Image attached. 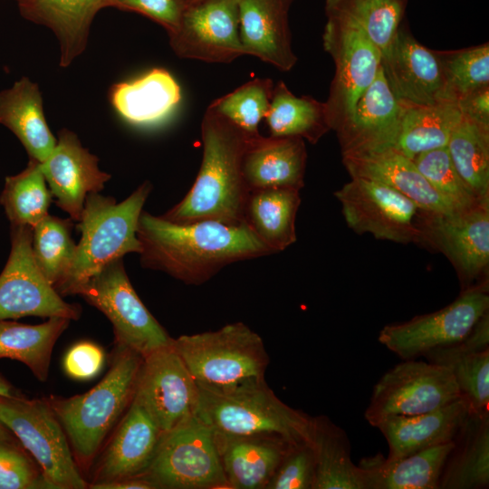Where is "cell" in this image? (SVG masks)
Listing matches in <instances>:
<instances>
[{
    "instance_id": "1",
    "label": "cell",
    "mask_w": 489,
    "mask_h": 489,
    "mask_svg": "<svg viewBox=\"0 0 489 489\" xmlns=\"http://www.w3.org/2000/svg\"><path fill=\"white\" fill-rule=\"evenodd\" d=\"M137 234L141 266L186 284H202L231 264L273 254L245 222L179 224L142 211Z\"/></svg>"
},
{
    "instance_id": "2",
    "label": "cell",
    "mask_w": 489,
    "mask_h": 489,
    "mask_svg": "<svg viewBox=\"0 0 489 489\" xmlns=\"http://www.w3.org/2000/svg\"><path fill=\"white\" fill-rule=\"evenodd\" d=\"M258 136L208 106L201 122L203 157L198 174L184 198L161 216L179 224L244 223L249 191L243 178L242 159Z\"/></svg>"
},
{
    "instance_id": "3",
    "label": "cell",
    "mask_w": 489,
    "mask_h": 489,
    "mask_svg": "<svg viewBox=\"0 0 489 489\" xmlns=\"http://www.w3.org/2000/svg\"><path fill=\"white\" fill-rule=\"evenodd\" d=\"M142 360L139 353L115 346L110 368L95 387L70 398H46L80 468L91 465L105 437L131 404Z\"/></svg>"
},
{
    "instance_id": "4",
    "label": "cell",
    "mask_w": 489,
    "mask_h": 489,
    "mask_svg": "<svg viewBox=\"0 0 489 489\" xmlns=\"http://www.w3.org/2000/svg\"><path fill=\"white\" fill-rule=\"evenodd\" d=\"M151 189V184L146 181L120 203L99 193L87 196L78 222L82 235L72 265L57 289L61 296L75 295L82 285L108 264L129 253L139 254L138 224Z\"/></svg>"
},
{
    "instance_id": "5",
    "label": "cell",
    "mask_w": 489,
    "mask_h": 489,
    "mask_svg": "<svg viewBox=\"0 0 489 489\" xmlns=\"http://www.w3.org/2000/svg\"><path fill=\"white\" fill-rule=\"evenodd\" d=\"M199 391L197 417L220 437L264 435L292 444L310 443L312 417L283 403L265 379Z\"/></svg>"
},
{
    "instance_id": "6",
    "label": "cell",
    "mask_w": 489,
    "mask_h": 489,
    "mask_svg": "<svg viewBox=\"0 0 489 489\" xmlns=\"http://www.w3.org/2000/svg\"><path fill=\"white\" fill-rule=\"evenodd\" d=\"M200 389L218 391L264 379L269 357L259 334L243 322L173 339Z\"/></svg>"
},
{
    "instance_id": "7",
    "label": "cell",
    "mask_w": 489,
    "mask_h": 489,
    "mask_svg": "<svg viewBox=\"0 0 489 489\" xmlns=\"http://www.w3.org/2000/svg\"><path fill=\"white\" fill-rule=\"evenodd\" d=\"M322 34L324 50L331 56L335 73L326 106L331 129L337 130L377 76L381 53L360 24L336 0H326Z\"/></svg>"
},
{
    "instance_id": "8",
    "label": "cell",
    "mask_w": 489,
    "mask_h": 489,
    "mask_svg": "<svg viewBox=\"0 0 489 489\" xmlns=\"http://www.w3.org/2000/svg\"><path fill=\"white\" fill-rule=\"evenodd\" d=\"M0 422L29 452L53 489H85L67 436L46 398L0 395Z\"/></svg>"
},
{
    "instance_id": "9",
    "label": "cell",
    "mask_w": 489,
    "mask_h": 489,
    "mask_svg": "<svg viewBox=\"0 0 489 489\" xmlns=\"http://www.w3.org/2000/svg\"><path fill=\"white\" fill-rule=\"evenodd\" d=\"M143 475L157 489L230 488L217 436L197 417L162 435Z\"/></svg>"
},
{
    "instance_id": "10",
    "label": "cell",
    "mask_w": 489,
    "mask_h": 489,
    "mask_svg": "<svg viewBox=\"0 0 489 489\" xmlns=\"http://www.w3.org/2000/svg\"><path fill=\"white\" fill-rule=\"evenodd\" d=\"M75 295L82 296L109 319L117 347L145 357L173 341L138 296L122 258L105 265Z\"/></svg>"
},
{
    "instance_id": "11",
    "label": "cell",
    "mask_w": 489,
    "mask_h": 489,
    "mask_svg": "<svg viewBox=\"0 0 489 489\" xmlns=\"http://www.w3.org/2000/svg\"><path fill=\"white\" fill-rule=\"evenodd\" d=\"M460 398L462 395L446 367L404 360L374 385L364 417L376 427L388 417L427 413Z\"/></svg>"
},
{
    "instance_id": "12",
    "label": "cell",
    "mask_w": 489,
    "mask_h": 489,
    "mask_svg": "<svg viewBox=\"0 0 489 489\" xmlns=\"http://www.w3.org/2000/svg\"><path fill=\"white\" fill-rule=\"evenodd\" d=\"M488 288V283L473 286L438 311L386 325L378 340L403 360L459 343L489 311Z\"/></svg>"
},
{
    "instance_id": "13",
    "label": "cell",
    "mask_w": 489,
    "mask_h": 489,
    "mask_svg": "<svg viewBox=\"0 0 489 489\" xmlns=\"http://www.w3.org/2000/svg\"><path fill=\"white\" fill-rule=\"evenodd\" d=\"M420 244L442 253L455 267L461 291L488 283L489 203L446 214L419 211Z\"/></svg>"
},
{
    "instance_id": "14",
    "label": "cell",
    "mask_w": 489,
    "mask_h": 489,
    "mask_svg": "<svg viewBox=\"0 0 489 489\" xmlns=\"http://www.w3.org/2000/svg\"><path fill=\"white\" fill-rule=\"evenodd\" d=\"M33 227L11 225V250L0 274V321L26 316L78 320L82 309L62 300L38 268Z\"/></svg>"
},
{
    "instance_id": "15",
    "label": "cell",
    "mask_w": 489,
    "mask_h": 489,
    "mask_svg": "<svg viewBox=\"0 0 489 489\" xmlns=\"http://www.w3.org/2000/svg\"><path fill=\"white\" fill-rule=\"evenodd\" d=\"M334 196L341 205L348 226L354 232L399 244H420V209L389 186L352 177Z\"/></svg>"
},
{
    "instance_id": "16",
    "label": "cell",
    "mask_w": 489,
    "mask_h": 489,
    "mask_svg": "<svg viewBox=\"0 0 489 489\" xmlns=\"http://www.w3.org/2000/svg\"><path fill=\"white\" fill-rule=\"evenodd\" d=\"M199 388L173 346L143 357L133 401L164 434L197 417Z\"/></svg>"
},
{
    "instance_id": "17",
    "label": "cell",
    "mask_w": 489,
    "mask_h": 489,
    "mask_svg": "<svg viewBox=\"0 0 489 489\" xmlns=\"http://www.w3.org/2000/svg\"><path fill=\"white\" fill-rule=\"evenodd\" d=\"M169 36L180 58L231 62L243 53L239 34V0H203L186 7Z\"/></svg>"
},
{
    "instance_id": "18",
    "label": "cell",
    "mask_w": 489,
    "mask_h": 489,
    "mask_svg": "<svg viewBox=\"0 0 489 489\" xmlns=\"http://www.w3.org/2000/svg\"><path fill=\"white\" fill-rule=\"evenodd\" d=\"M40 166L55 204L76 222L81 219L87 196L101 192L110 178L100 169L99 158L67 129L58 132L53 151Z\"/></svg>"
},
{
    "instance_id": "19",
    "label": "cell",
    "mask_w": 489,
    "mask_h": 489,
    "mask_svg": "<svg viewBox=\"0 0 489 489\" xmlns=\"http://www.w3.org/2000/svg\"><path fill=\"white\" fill-rule=\"evenodd\" d=\"M385 76L396 97L408 104L449 101L436 51L418 43L400 25L388 52L381 56Z\"/></svg>"
},
{
    "instance_id": "20",
    "label": "cell",
    "mask_w": 489,
    "mask_h": 489,
    "mask_svg": "<svg viewBox=\"0 0 489 489\" xmlns=\"http://www.w3.org/2000/svg\"><path fill=\"white\" fill-rule=\"evenodd\" d=\"M401 102L385 76L382 65L358 100L352 114L336 130L341 156L395 148Z\"/></svg>"
},
{
    "instance_id": "21",
    "label": "cell",
    "mask_w": 489,
    "mask_h": 489,
    "mask_svg": "<svg viewBox=\"0 0 489 489\" xmlns=\"http://www.w3.org/2000/svg\"><path fill=\"white\" fill-rule=\"evenodd\" d=\"M163 433L132 400L103 450L88 488L143 475Z\"/></svg>"
},
{
    "instance_id": "22",
    "label": "cell",
    "mask_w": 489,
    "mask_h": 489,
    "mask_svg": "<svg viewBox=\"0 0 489 489\" xmlns=\"http://www.w3.org/2000/svg\"><path fill=\"white\" fill-rule=\"evenodd\" d=\"M294 0H239V34L243 53L280 71L297 62L292 49L288 14Z\"/></svg>"
},
{
    "instance_id": "23",
    "label": "cell",
    "mask_w": 489,
    "mask_h": 489,
    "mask_svg": "<svg viewBox=\"0 0 489 489\" xmlns=\"http://www.w3.org/2000/svg\"><path fill=\"white\" fill-rule=\"evenodd\" d=\"M307 151L298 137H256L242 159V174L249 192L304 187Z\"/></svg>"
},
{
    "instance_id": "24",
    "label": "cell",
    "mask_w": 489,
    "mask_h": 489,
    "mask_svg": "<svg viewBox=\"0 0 489 489\" xmlns=\"http://www.w3.org/2000/svg\"><path fill=\"white\" fill-rule=\"evenodd\" d=\"M424 357L452 373L470 412L489 413V314L485 313L459 343L433 350Z\"/></svg>"
},
{
    "instance_id": "25",
    "label": "cell",
    "mask_w": 489,
    "mask_h": 489,
    "mask_svg": "<svg viewBox=\"0 0 489 489\" xmlns=\"http://www.w3.org/2000/svg\"><path fill=\"white\" fill-rule=\"evenodd\" d=\"M342 162L351 177H365L386 184L424 212L446 214L455 211L435 191L413 160L394 148L342 155Z\"/></svg>"
},
{
    "instance_id": "26",
    "label": "cell",
    "mask_w": 489,
    "mask_h": 489,
    "mask_svg": "<svg viewBox=\"0 0 489 489\" xmlns=\"http://www.w3.org/2000/svg\"><path fill=\"white\" fill-rule=\"evenodd\" d=\"M468 412L462 398L427 413L388 417L376 427L388 445V458L395 459L452 442Z\"/></svg>"
},
{
    "instance_id": "27",
    "label": "cell",
    "mask_w": 489,
    "mask_h": 489,
    "mask_svg": "<svg viewBox=\"0 0 489 489\" xmlns=\"http://www.w3.org/2000/svg\"><path fill=\"white\" fill-rule=\"evenodd\" d=\"M21 15L48 27L60 47V66L68 67L85 50L91 23L107 0H21Z\"/></svg>"
},
{
    "instance_id": "28",
    "label": "cell",
    "mask_w": 489,
    "mask_h": 489,
    "mask_svg": "<svg viewBox=\"0 0 489 489\" xmlns=\"http://www.w3.org/2000/svg\"><path fill=\"white\" fill-rule=\"evenodd\" d=\"M216 436L231 489H265L290 447L295 445L275 436Z\"/></svg>"
},
{
    "instance_id": "29",
    "label": "cell",
    "mask_w": 489,
    "mask_h": 489,
    "mask_svg": "<svg viewBox=\"0 0 489 489\" xmlns=\"http://www.w3.org/2000/svg\"><path fill=\"white\" fill-rule=\"evenodd\" d=\"M0 124L16 136L31 159L40 163L57 142L44 117L39 86L26 76L0 91Z\"/></svg>"
},
{
    "instance_id": "30",
    "label": "cell",
    "mask_w": 489,
    "mask_h": 489,
    "mask_svg": "<svg viewBox=\"0 0 489 489\" xmlns=\"http://www.w3.org/2000/svg\"><path fill=\"white\" fill-rule=\"evenodd\" d=\"M109 97L123 120L147 125L170 114L181 100V91L169 72L154 68L136 79L113 84Z\"/></svg>"
},
{
    "instance_id": "31",
    "label": "cell",
    "mask_w": 489,
    "mask_h": 489,
    "mask_svg": "<svg viewBox=\"0 0 489 489\" xmlns=\"http://www.w3.org/2000/svg\"><path fill=\"white\" fill-rule=\"evenodd\" d=\"M489 486V413L468 412L445 461L438 489Z\"/></svg>"
},
{
    "instance_id": "32",
    "label": "cell",
    "mask_w": 489,
    "mask_h": 489,
    "mask_svg": "<svg viewBox=\"0 0 489 489\" xmlns=\"http://www.w3.org/2000/svg\"><path fill=\"white\" fill-rule=\"evenodd\" d=\"M453 441L390 459L380 454L358 465L366 489H438L442 469Z\"/></svg>"
},
{
    "instance_id": "33",
    "label": "cell",
    "mask_w": 489,
    "mask_h": 489,
    "mask_svg": "<svg viewBox=\"0 0 489 489\" xmlns=\"http://www.w3.org/2000/svg\"><path fill=\"white\" fill-rule=\"evenodd\" d=\"M300 190L267 188L249 192L244 222L272 251L282 252L297 240L295 221Z\"/></svg>"
},
{
    "instance_id": "34",
    "label": "cell",
    "mask_w": 489,
    "mask_h": 489,
    "mask_svg": "<svg viewBox=\"0 0 489 489\" xmlns=\"http://www.w3.org/2000/svg\"><path fill=\"white\" fill-rule=\"evenodd\" d=\"M315 459L313 489H366L360 467L350 457V445L342 428L328 417H312L310 438Z\"/></svg>"
},
{
    "instance_id": "35",
    "label": "cell",
    "mask_w": 489,
    "mask_h": 489,
    "mask_svg": "<svg viewBox=\"0 0 489 489\" xmlns=\"http://www.w3.org/2000/svg\"><path fill=\"white\" fill-rule=\"evenodd\" d=\"M461 119L462 112L454 101L421 105L401 102L394 149L413 159L419 153L446 147Z\"/></svg>"
},
{
    "instance_id": "36",
    "label": "cell",
    "mask_w": 489,
    "mask_h": 489,
    "mask_svg": "<svg viewBox=\"0 0 489 489\" xmlns=\"http://www.w3.org/2000/svg\"><path fill=\"white\" fill-rule=\"evenodd\" d=\"M70 321L62 317H50L37 325L0 321V359L22 362L38 380L45 381L53 346L68 328Z\"/></svg>"
},
{
    "instance_id": "37",
    "label": "cell",
    "mask_w": 489,
    "mask_h": 489,
    "mask_svg": "<svg viewBox=\"0 0 489 489\" xmlns=\"http://www.w3.org/2000/svg\"><path fill=\"white\" fill-rule=\"evenodd\" d=\"M264 119L270 136L298 137L312 144L331 129L326 103L311 96H295L283 81L274 84Z\"/></svg>"
},
{
    "instance_id": "38",
    "label": "cell",
    "mask_w": 489,
    "mask_h": 489,
    "mask_svg": "<svg viewBox=\"0 0 489 489\" xmlns=\"http://www.w3.org/2000/svg\"><path fill=\"white\" fill-rule=\"evenodd\" d=\"M446 148L456 170L478 200L489 203V126L462 115Z\"/></svg>"
},
{
    "instance_id": "39",
    "label": "cell",
    "mask_w": 489,
    "mask_h": 489,
    "mask_svg": "<svg viewBox=\"0 0 489 489\" xmlns=\"http://www.w3.org/2000/svg\"><path fill=\"white\" fill-rule=\"evenodd\" d=\"M52 197L40 162L30 158L24 170L5 177L0 204L11 225L34 227L48 215Z\"/></svg>"
},
{
    "instance_id": "40",
    "label": "cell",
    "mask_w": 489,
    "mask_h": 489,
    "mask_svg": "<svg viewBox=\"0 0 489 489\" xmlns=\"http://www.w3.org/2000/svg\"><path fill=\"white\" fill-rule=\"evenodd\" d=\"M72 221L47 215L33 227L32 249L35 263L56 290L66 279L74 259L76 244Z\"/></svg>"
},
{
    "instance_id": "41",
    "label": "cell",
    "mask_w": 489,
    "mask_h": 489,
    "mask_svg": "<svg viewBox=\"0 0 489 489\" xmlns=\"http://www.w3.org/2000/svg\"><path fill=\"white\" fill-rule=\"evenodd\" d=\"M449 101L457 102L467 94L489 86L488 43L455 51H436Z\"/></svg>"
},
{
    "instance_id": "42",
    "label": "cell",
    "mask_w": 489,
    "mask_h": 489,
    "mask_svg": "<svg viewBox=\"0 0 489 489\" xmlns=\"http://www.w3.org/2000/svg\"><path fill=\"white\" fill-rule=\"evenodd\" d=\"M273 87L269 78H254L215 100L209 107L247 133L259 135L258 125L269 110Z\"/></svg>"
},
{
    "instance_id": "43",
    "label": "cell",
    "mask_w": 489,
    "mask_h": 489,
    "mask_svg": "<svg viewBox=\"0 0 489 489\" xmlns=\"http://www.w3.org/2000/svg\"><path fill=\"white\" fill-rule=\"evenodd\" d=\"M412 160L454 210L467 209L482 203L456 170L446 147L419 153Z\"/></svg>"
},
{
    "instance_id": "44",
    "label": "cell",
    "mask_w": 489,
    "mask_h": 489,
    "mask_svg": "<svg viewBox=\"0 0 489 489\" xmlns=\"http://www.w3.org/2000/svg\"><path fill=\"white\" fill-rule=\"evenodd\" d=\"M360 24L381 56L400 26L408 0H336Z\"/></svg>"
},
{
    "instance_id": "45",
    "label": "cell",
    "mask_w": 489,
    "mask_h": 489,
    "mask_svg": "<svg viewBox=\"0 0 489 489\" xmlns=\"http://www.w3.org/2000/svg\"><path fill=\"white\" fill-rule=\"evenodd\" d=\"M35 463L17 439L0 437V489L52 488Z\"/></svg>"
},
{
    "instance_id": "46",
    "label": "cell",
    "mask_w": 489,
    "mask_h": 489,
    "mask_svg": "<svg viewBox=\"0 0 489 489\" xmlns=\"http://www.w3.org/2000/svg\"><path fill=\"white\" fill-rule=\"evenodd\" d=\"M315 459L310 443L292 445L265 489H313Z\"/></svg>"
},
{
    "instance_id": "47",
    "label": "cell",
    "mask_w": 489,
    "mask_h": 489,
    "mask_svg": "<svg viewBox=\"0 0 489 489\" xmlns=\"http://www.w3.org/2000/svg\"><path fill=\"white\" fill-rule=\"evenodd\" d=\"M108 6L141 14L162 25L169 35L178 27L187 5L185 0H107Z\"/></svg>"
},
{
    "instance_id": "48",
    "label": "cell",
    "mask_w": 489,
    "mask_h": 489,
    "mask_svg": "<svg viewBox=\"0 0 489 489\" xmlns=\"http://www.w3.org/2000/svg\"><path fill=\"white\" fill-rule=\"evenodd\" d=\"M104 362V353L96 344L82 341L75 344L64 358L66 373L76 379H89L95 377Z\"/></svg>"
},
{
    "instance_id": "49",
    "label": "cell",
    "mask_w": 489,
    "mask_h": 489,
    "mask_svg": "<svg viewBox=\"0 0 489 489\" xmlns=\"http://www.w3.org/2000/svg\"><path fill=\"white\" fill-rule=\"evenodd\" d=\"M456 103L462 115L489 126V86L467 94Z\"/></svg>"
},
{
    "instance_id": "50",
    "label": "cell",
    "mask_w": 489,
    "mask_h": 489,
    "mask_svg": "<svg viewBox=\"0 0 489 489\" xmlns=\"http://www.w3.org/2000/svg\"><path fill=\"white\" fill-rule=\"evenodd\" d=\"M97 489H157L144 475L130 477L99 485Z\"/></svg>"
},
{
    "instance_id": "51",
    "label": "cell",
    "mask_w": 489,
    "mask_h": 489,
    "mask_svg": "<svg viewBox=\"0 0 489 489\" xmlns=\"http://www.w3.org/2000/svg\"><path fill=\"white\" fill-rule=\"evenodd\" d=\"M0 395L7 397L20 396V394L12 386V384L7 381L2 375H0Z\"/></svg>"
},
{
    "instance_id": "52",
    "label": "cell",
    "mask_w": 489,
    "mask_h": 489,
    "mask_svg": "<svg viewBox=\"0 0 489 489\" xmlns=\"http://www.w3.org/2000/svg\"><path fill=\"white\" fill-rule=\"evenodd\" d=\"M0 437L5 438V439H17L15 436L1 422H0Z\"/></svg>"
},
{
    "instance_id": "53",
    "label": "cell",
    "mask_w": 489,
    "mask_h": 489,
    "mask_svg": "<svg viewBox=\"0 0 489 489\" xmlns=\"http://www.w3.org/2000/svg\"><path fill=\"white\" fill-rule=\"evenodd\" d=\"M185 1L187 3V5H189L203 1V0H185Z\"/></svg>"
},
{
    "instance_id": "54",
    "label": "cell",
    "mask_w": 489,
    "mask_h": 489,
    "mask_svg": "<svg viewBox=\"0 0 489 489\" xmlns=\"http://www.w3.org/2000/svg\"><path fill=\"white\" fill-rule=\"evenodd\" d=\"M15 1H16V2H19V1H21V0H15Z\"/></svg>"
}]
</instances>
